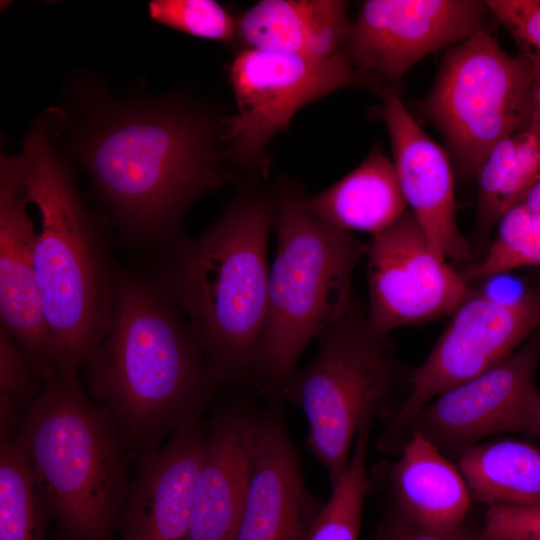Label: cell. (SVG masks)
Listing matches in <instances>:
<instances>
[{"mask_svg": "<svg viewBox=\"0 0 540 540\" xmlns=\"http://www.w3.org/2000/svg\"><path fill=\"white\" fill-rule=\"evenodd\" d=\"M471 497L490 506L540 503V449L505 439L477 443L458 456Z\"/></svg>", "mask_w": 540, "mask_h": 540, "instance_id": "7402d4cb", "label": "cell"}, {"mask_svg": "<svg viewBox=\"0 0 540 540\" xmlns=\"http://www.w3.org/2000/svg\"><path fill=\"white\" fill-rule=\"evenodd\" d=\"M533 62L482 31L447 49L418 113L441 134L460 177H476L493 147L532 116Z\"/></svg>", "mask_w": 540, "mask_h": 540, "instance_id": "ba28073f", "label": "cell"}, {"mask_svg": "<svg viewBox=\"0 0 540 540\" xmlns=\"http://www.w3.org/2000/svg\"><path fill=\"white\" fill-rule=\"evenodd\" d=\"M17 433L42 508L61 534L110 540L129 493L130 458L113 417L77 375L47 380Z\"/></svg>", "mask_w": 540, "mask_h": 540, "instance_id": "5b68a950", "label": "cell"}, {"mask_svg": "<svg viewBox=\"0 0 540 540\" xmlns=\"http://www.w3.org/2000/svg\"><path fill=\"white\" fill-rule=\"evenodd\" d=\"M45 381L18 342L0 328V438L15 435Z\"/></svg>", "mask_w": 540, "mask_h": 540, "instance_id": "484cf974", "label": "cell"}, {"mask_svg": "<svg viewBox=\"0 0 540 540\" xmlns=\"http://www.w3.org/2000/svg\"><path fill=\"white\" fill-rule=\"evenodd\" d=\"M343 0H262L237 19L243 49L328 59L342 52L352 20Z\"/></svg>", "mask_w": 540, "mask_h": 540, "instance_id": "ffe728a7", "label": "cell"}, {"mask_svg": "<svg viewBox=\"0 0 540 540\" xmlns=\"http://www.w3.org/2000/svg\"><path fill=\"white\" fill-rule=\"evenodd\" d=\"M206 432L200 419L142 456L117 527L121 540H187Z\"/></svg>", "mask_w": 540, "mask_h": 540, "instance_id": "e0dca14e", "label": "cell"}, {"mask_svg": "<svg viewBox=\"0 0 540 540\" xmlns=\"http://www.w3.org/2000/svg\"><path fill=\"white\" fill-rule=\"evenodd\" d=\"M520 204L540 210V180L531 188Z\"/></svg>", "mask_w": 540, "mask_h": 540, "instance_id": "d6a6232c", "label": "cell"}, {"mask_svg": "<svg viewBox=\"0 0 540 540\" xmlns=\"http://www.w3.org/2000/svg\"><path fill=\"white\" fill-rule=\"evenodd\" d=\"M540 334L533 335L503 361L437 396L410 425L444 454L459 456L486 437L520 433L540 438V391L535 373Z\"/></svg>", "mask_w": 540, "mask_h": 540, "instance_id": "7c38bea8", "label": "cell"}, {"mask_svg": "<svg viewBox=\"0 0 540 540\" xmlns=\"http://www.w3.org/2000/svg\"><path fill=\"white\" fill-rule=\"evenodd\" d=\"M274 192L276 251L257 384L279 398L306 346L352 309L353 272L367 246L316 215L300 189Z\"/></svg>", "mask_w": 540, "mask_h": 540, "instance_id": "8992f818", "label": "cell"}, {"mask_svg": "<svg viewBox=\"0 0 540 540\" xmlns=\"http://www.w3.org/2000/svg\"><path fill=\"white\" fill-rule=\"evenodd\" d=\"M540 328V287L513 299L470 293L425 361L404 402L388 418L380 448L399 449L419 412L443 392L491 369Z\"/></svg>", "mask_w": 540, "mask_h": 540, "instance_id": "30bf717a", "label": "cell"}, {"mask_svg": "<svg viewBox=\"0 0 540 540\" xmlns=\"http://www.w3.org/2000/svg\"><path fill=\"white\" fill-rule=\"evenodd\" d=\"M387 479L393 510L418 526L451 531L463 526L471 494L458 467L429 439L409 434Z\"/></svg>", "mask_w": 540, "mask_h": 540, "instance_id": "d6986e66", "label": "cell"}, {"mask_svg": "<svg viewBox=\"0 0 540 540\" xmlns=\"http://www.w3.org/2000/svg\"><path fill=\"white\" fill-rule=\"evenodd\" d=\"M517 134L496 144L477 172L478 200L475 233L478 240L488 238L495 225L498 224L495 214L496 204L515 158Z\"/></svg>", "mask_w": 540, "mask_h": 540, "instance_id": "83f0119b", "label": "cell"}, {"mask_svg": "<svg viewBox=\"0 0 540 540\" xmlns=\"http://www.w3.org/2000/svg\"><path fill=\"white\" fill-rule=\"evenodd\" d=\"M275 192L246 188L203 233L163 246L152 277L183 312L221 384L257 383Z\"/></svg>", "mask_w": 540, "mask_h": 540, "instance_id": "3957f363", "label": "cell"}, {"mask_svg": "<svg viewBox=\"0 0 540 540\" xmlns=\"http://www.w3.org/2000/svg\"><path fill=\"white\" fill-rule=\"evenodd\" d=\"M497 22L481 0H367L342 52L362 82L379 96L398 88L404 74L430 54Z\"/></svg>", "mask_w": 540, "mask_h": 540, "instance_id": "8fae6325", "label": "cell"}, {"mask_svg": "<svg viewBox=\"0 0 540 540\" xmlns=\"http://www.w3.org/2000/svg\"><path fill=\"white\" fill-rule=\"evenodd\" d=\"M525 267H540V210L518 204L502 216L485 255L462 276L469 283Z\"/></svg>", "mask_w": 540, "mask_h": 540, "instance_id": "d4e9b609", "label": "cell"}, {"mask_svg": "<svg viewBox=\"0 0 540 540\" xmlns=\"http://www.w3.org/2000/svg\"><path fill=\"white\" fill-rule=\"evenodd\" d=\"M75 152L109 215L129 240L166 245L183 216L227 181L217 126L179 99L115 103L86 98Z\"/></svg>", "mask_w": 540, "mask_h": 540, "instance_id": "6da1fadb", "label": "cell"}, {"mask_svg": "<svg viewBox=\"0 0 540 540\" xmlns=\"http://www.w3.org/2000/svg\"><path fill=\"white\" fill-rule=\"evenodd\" d=\"M237 112L220 125L225 160L257 174L276 134L309 103L362 82L343 52L328 59L240 50L229 71Z\"/></svg>", "mask_w": 540, "mask_h": 540, "instance_id": "9c48e42d", "label": "cell"}, {"mask_svg": "<svg viewBox=\"0 0 540 540\" xmlns=\"http://www.w3.org/2000/svg\"><path fill=\"white\" fill-rule=\"evenodd\" d=\"M47 518L18 433L1 443L0 540H45Z\"/></svg>", "mask_w": 540, "mask_h": 540, "instance_id": "603a6c76", "label": "cell"}, {"mask_svg": "<svg viewBox=\"0 0 540 540\" xmlns=\"http://www.w3.org/2000/svg\"><path fill=\"white\" fill-rule=\"evenodd\" d=\"M41 222L34 264L58 372L77 375L107 335L117 267L100 223L85 207L46 125L28 133L17 156L1 157Z\"/></svg>", "mask_w": 540, "mask_h": 540, "instance_id": "277c9868", "label": "cell"}, {"mask_svg": "<svg viewBox=\"0 0 540 540\" xmlns=\"http://www.w3.org/2000/svg\"><path fill=\"white\" fill-rule=\"evenodd\" d=\"M257 419L237 405L214 416L203 442L187 540H236Z\"/></svg>", "mask_w": 540, "mask_h": 540, "instance_id": "ac0fdd59", "label": "cell"}, {"mask_svg": "<svg viewBox=\"0 0 540 540\" xmlns=\"http://www.w3.org/2000/svg\"><path fill=\"white\" fill-rule=\"evenodd\" d=\"M486 3L520 52L532 62L540 63V0H487Z\"/></svg>", "mask_w": 540, "mask_h": 540, "instance_id": "f546056e", "label": "cell"}, {"mask_svg": "<svg viewBox=\"0 0 540 540\" xmlns=\"http://www.w3.org/2000/svg\"><path fill=\"white\" fill-rule=\"evenodd\" d=\"M156 22L189 35L231 42L237 19L213 0H153L148 5Z\"/></svg>", "mask_w": 540, "mask_h": 540, "instance_id": "4316f807", "label": "cell"}, {"mask_svg": "<svg viewBox=\"0 0 540 540\" xmlns=\"http://www.w3.org/2000/svg\"><path fill=\"white\" fill-rule=\"evenodd\" d=\"M369 428H362L354 441L348 465L332 485L306 540H359L362 509L370 491L366 457Z\"/></svg>", "mask_w": 540, "mask_h": 540, "instance_id": "cb8c5ba5", "label": "cell"}, {"mask_svg": "<svg viewBox=\"0 0 540 540\" xmlns=\"http://www.w3.org/2000/svg\"><path fill=\"white\" fill-rule=\"evenodd\" d=\"M385 337L353 305L318 337L313 360L296 370L285 388L283 397L305 414L308 448L331 486L348 465L357 433L376 417L394 413L400 374Z\"/></svg>", "mask_w": 540, "mask_h": 540, "instance_id": "52a82bcc", "label": "cell"}, {"mask_svg": "<svg viewBox=\"0 0 540 540\" xmlns=\"http://www.w3.org/2000/svg\"><path fill=\"white\" fill-rule=\"evenodd\" d=\"M376 540H477L476 534L463 526L451 531H439L413 524L392 511L383 521Z\"/></svg>", "mask_w": 540, "mask_h": 540, "instance_id": "1f68e13d", "label": "cell"}, {"mask_svg": "<svg viewBox=\"0 0 540 540\" xmlns=\"http://www.w3.org/2000/svg\"><path fill=\"white\" fill-rule=\"evenodd\" d=\"M27 204L20 183L1 160L0 328L18 342L46 382L59 373L58 359L36 277L38 231Z\"/></svg>", "mask_w": 540, "mask_h": 540, "instance_id": "2e32d148", "label": "cell"}, {"mask_svg": "<svg viewBox=\"0 0 540 540\" xmlns=\"http://www.w3.org/2000/svg\"><path fill=\"white\" fill-rule=\"evenodd\" d=\"M538 420H539V429H540V398H539V407H538Z\"/></svg>", "mask_w": 540, "mask_h": 540, "instance_id": "e575fe53", "label": "cell"}, {"mask_svg": "<svg viewBox=\"0 0 540 540\" xmlns=\"http://www.w3.org/2000/svg\"><path fill=\"white\" fill-rule=\"evenodd\" d=\"M380 98L377 115L387 128L409 210L442 257L466 259L470 247L457 223L453 166L447 151L417 124L397 93L387 92Z\"/></svg>", "mask_w": 540, "mask_h": 540, "instance_id": "5bb4252c", "label": "cell"}, {"mask_svg": "<svg viewBox=\"0 0 540 540\" xmlns=\"http://www.w3.org/2000/svg\"><path fill=\"white\" fill-rule=\"evenodd\" d=\"M540 180V142L529 126L517 134V148L512 167L497 200V221L520 204Z\"/></svg>", "mask_w": 540, "mask_h": 540, "instance_id": "f1b7e54d", "label": "cell"}, {"mask_svg": "<svg viewBox=\"0 0 540 540\" xmlns=\"http://www.w3.org/2000/svg\"><path fill=\"white\" fill-rule=\"evenodd\" d=\"M311 210L341 230L376 236L408 210L395 166L379 147L346 176L307 197Z\"/></svg>", "mask_w": 540, "mask_h": 540, "instance_id": "44dd1931", "label": "cell"}, {"mask_svg": "<svg viewBox=\"0 0 540 540\" xmlns=\"http://www.w3.org/2000/svg\"><path fill=\"white\" fill-rule=\"evenodd\" d=\"M324 503L307 487L281 416H258L236 540H306Z\"/></svg>", "mask_w": 540, "mask_h": 540, "instance_id": "9a60e30c", "label": "cell"}, {"mask_svg": "<svg viewBox=\"0 0 540 540\" xmlns=\"http://www.w3.org/2000/svg\"><path fill=\"white\" fill-rule=\"evenodd\" d=\"M370 328L380 336L453 313L468 282L429 243L408 209L367 246Z\"/></svg>", "mask_w": 540, "mask_h": 540, "instance_id": "4fadbf2b", "label": "cell"}, {"mask_svg": "<svg viewBox=\"0 0 540 540\" xmlns=\"http://www.w3.org/2000/svg\"><path fill=\"white\" fill-rule=\"evenodd\" d=\"M477 540H540V503L490 506Z\"/></svg>", "mask_w": 540, "mask_h": 540, "instance_id": "4dcf8cb0", "label": "cell"}, {"mask_svg": "<svg viewBox=\"0 0 540 540\" xmlns=\"http://www.w3.org/2000/svg\"><path fill=\"white\" fill-rule=\"evenodd\" d=\"M529 128L533 131V133L536 135L537 139L540 142V108L532 109V116Z\"/></svg>", "mask_w": 540, "mask_h": 540, "instance_id": "836d02e7", "label": "cell"}, {"mask_svg": "<svg viewBox=\"0 0 540 540\" xmlns=\"http://www.w3.org/2000/svg\"><path fill=\"white\" fill-rule=\"evenodd\" d=\"M85 365L88 394L113 417L135 462L200 419L220 385L166 291L119 268L110 329Z\"/></svg>", "mask_w": 540, "mask_h": 540, "instance_id": "7a4b0ae2", "label": "cell"}]
</instances>
